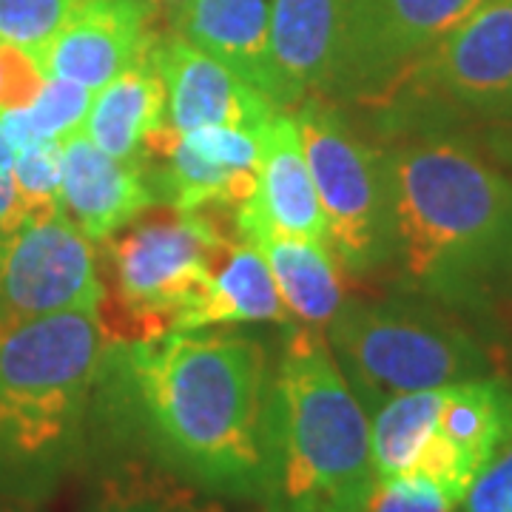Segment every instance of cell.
I'll return each mask as SVG.
<instances>
[{
    "mask_svg": "<svg viewBox=\"0 0 512 512\" xmlns=\"http://www.w3.org/2000/svg\"><path fill=\"white\" fill-rule=\"evenodd\" d=\"M106 365L171 476L205 493L259 495L271 379L256 339L171 330L114 345Z\"/></svg>",
    "mask_w": 512,
    "mask_h": 512,
    "instance_id": "1",
    "label": "cell"
},
{
    "mask_svg": "<svg viewBox=\"0 0 512 512\" xmlns=\"http://www.w3.org/2000/svg\"><path fill=\"white\" fill-rule=\"evenodd\" d=\"M390 262L404 282L450 302L512 279V180L456 140L384 151Z\"/></svg>",
    "mask_w": 512,
    "mask_h": 512,
    "instance_id": "2",
    "label": "cell"
},
{
    "mask_svg": "<svg viewBox=\"0 0 512 512\" xmlns=\"http://www.w3.org/2000/svg\"><path fill=\"white\" fill-rule=\"evenodd\" d=\"M111 348L97 308L0 325V501L49 495L80 458Z\"/></svg>",
    "mask_w": 512,
    "mask_h": 512,
    "instance_id": "3",
    "label": "cell"
},
{
    "mask_svg": "<svg viewBox=\"0 0 512 512\" xmlns=\"http://www.w3.org/2000/svg\"><path fill=\"white\" fill-rule=\"evenodd\" d=\"M262 450L259 512H365L376 487L370 416L325 330L288 333L268 387Z\"/></svg>",
    "mask_w": 512,
    "mask_h": 512,
    "instance_id": "4",
    "label": "cell"
},
{
    "mask_svg": "<svg viewBox=\"0 0 512 512\" xmlns=\"http://www.w3.org/2000/svg\"><path fill=\"white\" fill-rule=\"evenodd\" d=\"M231 245L208 211H146L103 245L100 316L114 345L171 333Z\"/></svg>",
    "mask_w": 512,
    "mask_h": 512,
    "instance_id": "5",
    "label": "cell"
},
{
    "mask_svg": "<svg viewBox=\"0 0 512 512\" xmlns=\"http://www.w3.org/2000/svg\"><path fill=\"white\" fill-rule=\"evenodd\" d=\"M325 339L367 416L393 396L490 373L484 350L464 330L399 299H345Z\"/></svg>",
    "mask_w": 512,
    "mask_h": 512,
    "instance_id": "6",
    "label": "cell"
},
{
    "mask_svg": "<svg viewBox=\"0 0 512 512\" xmlns=\"http://www.w3.org/2000/svg\"><path fill=\"white\" fill-rule=\"evenodd\" d=\"M296 126L328 225L330 251L342 271L365 276L390 262V202L384 151L367 146L325 97L296 109Z\"/></svg>",
    "mask_w": 512,
    "mask_h": 512,
    "instance_id": "7",
    "label": "cell"
},
{
    "mask_svg": "<svg viewBox=\"0 0 512 512\" xmlns=\"http://www.w3.org/2000/svg\"><path fill=\"white\" fill-rule=\"evenodd\" d=\"M490 0H345L339 66L328 100L376 103Z\"/></svg>",
    "mask_w": 512,
    "mask_h": 512,
    "instance_id": "8",
    "label": "cell"
},
{
    "mask_svg": "<svg viewBox=\"0 0 512 512\" xmlns=\"http://www.w3.org/2000/svg\"><path fill=\"white\" fill-rule=\"evenodd\" d=\"M100 302L97 245L63 211L0 231V325Z\"/></svg>",
    "mask_w": 512,
    "mask_h": 512,
    "instance_id": "9",
    "label": "cell"
},
{
    "mask_svg": "<svg viewBox=\"0 0 512 512\" xmlns=\"http://www.w3.org/2000/svg\"><path fill=\"white\" fill-rule=\"evenodd\" d=\"M404 86L441 94L478 117L512 123V0L481 6L407 74Z\"/></svg>",
    "mask_w": 512,
    "mask_h": 512,
    "instance_id": "10",
    "label": "cell"
},
{
    "mask_svg": "<svg viewBox=\"0 0 512 512\" xmlns=\"http://www.w3.org/2000/svg\"><path fill=\"white\" fill-rule=\"evenodd\" d=\"M163 165L151 174L157 197L177 211H237L254 197L259 168V134L245 128L202 126L171 131L151 143ZM148 160V157H146Z\"/></svg>",
    "mask_w": 512,
    "mask_h": 512,
    "instance_id": "11",
    "label": "cell"
},
{
    "mask_svg": "<svg viewBox=\"0 0 512 512\" xmlns=\"http://www.w3.org/2000/svg\"><path fill=\"white\" fill-rule=\"evenodd\" d=\"M151 57L165 86V123L183 134L202 126L245 128L262 134L279 106L220 57L183 35L157 37Z\"/></svg>",
    "mask_w": 512,
    "mask_h": 512,
    "instance_id": "12",
    "label": "cell"
},
{
    "mask_svg": "<svg viewBox=\"0 0 512 512\" xmlns=\"http://www.w3.org/2000/svg\"><path fill=\"white\" fill-rule=\"evenodd\" d=\"M154 40L151 0H86L37 55L49 77L100 92L146 55Z\"/></svg>",
    "mask_w": 512,
    "mask_h": 512,
    "instance_id": "13",
    "label": "cell"
},
{
    "mask_svg": "<svg viewBox=\"0 0 512 512\" xmlns=\"http://www.w3.org/2000/svg\"><path fill=\"white\" fill-rule=\"evenodd\" d=\"M345 0H271V100L296 109L308 97H330L339 66Z\"/></svg>",
    "mask_w": 512,
    "mask_h": 512,
    "instance_id": "14",
    "label": "cell"
},
{
    "mask_svg": "<svg viewBox=\"0 0 512 512\" xmlns=\"http://www.w3.org/2000/svg\"><path fill=\"white\" fill-rule=\"evenodd\" d=\"M154 205L163 202L146 165L114 160L83 131L63 143L60 211L94 245H103Z\"/></svg>",
    "mask_w": 512,
    "mask_h": 512,
    "instance_id": "15",
    "label": "cell"
},
{
    "mask_svg": "<svg viewBox=\"0 0 512 512\" xmlns=\"http://www.w3.org/2000/svg\"><path fill=\"white\" fill-rule=\"evenodd\" d=\"M234 217L239 239L251 242L268 262L282 305L293 322L325 330L345 302L342 265L330 245L279 231L251 202L239 205Z\"/></svg>",
    "mask_w": 512,
    "mask_h": 512,
    "instance_id": "16",
    "label": "cell"
},
{
    "mask_svg": "<svg viewBox=\"0 0 512 512\" xmlns=\"http://www.w3.org/2000/svg\"><path fill=\"white\" fill-rule=\"evenodd\" d=\"M248 202L279 231L330 245L325 214L291 109L276 111L259 134L256 188Z\"/></svg>",
    "mask_w": 512,
    "mask_h": 512,
    "instance_id": "17",
    "label": "cell"
},
{
    "mask_svg": "<svg viewBox=\"0 0 512 512\" xmlns=\"http://www.w3.org/2000/svg\"><path fill=\"white\" fill-rule=\"evenodd\" d=\"M165 128V86L148 49L109 86L94 92L83 134L114 160L146 163L148 148Z\"/></svg>",
    "mask_w": 512,
    "mask_h": 512,
    "instance_id": "18",
    "label": "cell"
},
{
    "mask_svg": "<svg viewBox=\"0 0 512 512\" xmlns=\"http://www.w3.org/2000/svg\"><path fill=\"white\" fill-rule=\"evenodd\" d=\"M293 325L282 305L268 262L245 239H231L200 296L185 308L171 330H208L220 325Z\"/></svg>",
    "mask_w": 512,
    "mask_h": 512,
    "instance_id": "19",
    "label": "cell"
},
{
    "mask_svg": "<svg viewBox=\"0 0 512 512\" xmlns=\"http://www.w3.org/2000/svg\"><path fill=\"white\" fill-rule=\"evenodd\" d=\"M177 29L271 97V0H191Z\"/></svg>",
    "mask_w": 512,
    "mask_h": 512,
    "instance_id": "20",
    "label": "cell"
},
{
    "mask_svg": "<svg viewBox=\"0 0 512 512\" xmlns=\"http://www.w3.org/2000/svg\"><path fill=\"white\" fill-rule=\"evenodd\" d=\"M436 430L481 473L512 441V387L490 376L447 384Z\"/></svg>",
    "mask_w": 512,
    "mask_h": 512,
    "instance_id": "21",
    "label": "cell"
},
{
    "mask_svg": "<svg viewBox=\"0 0 512 512\" xmlns=\"http://www.w3.org/2000/svg\"><path fill=\"white\" fill-rule=\"evenodd\" d=\"M441 390L444 387L393 396L370 416L376 478L410 476L421 447L427 444L439 419Z\"/></svg>",
    "mask_w": 512,
    "mask_h": 512,
    "instance_id": "22",
    "label": "cell"
},
{
    "mask_svg": "<svg viewBox=\"0 0 512 512\" xmlns=\"http://www.w3.org/2000/svg\"><path fill=\"white\" fill-rule=\"evenodd\" d=\"M92 100L94 92H89L86 86L63 80V77H49L29 109L0 117L3 131H6L12 148L32 143V140L66 143L69 137L83 131Z\"/></svg>",
    "mask_w": 512,
    "mask_h": 512,
    "instance_id": "23",
    "label": "cell"
},
{
    "mask_svg": "<svg viewBox=\"0 0 512 512\" xmlns=\"http://www.w3.org/2000/svg\"><path fill=\"white\" fill-rule=\"evenodd\" d=\"M80 512H220L174 481L146 476L109 478Z\"/></svg>",
    "mask_w": 512,
    "mask_h": 512,
    "instance_id": "24",
    "label": "cell"
},
{
    "mask_svg": "<svg viewBox=\"0 0 512 512\" xmlns=\"http://www.w3.org/2000/svg\"><path fill=\"white\" fill-rule=\"evenodd\" d=\"M60 183H63V143L32 140L15 148V188H18L23 220L60 211Z\"/></svg>",
    "mask_w": 512,
    "mask_h": 512,
    "instance_id": "25",
    "label": "cell"
},
{
    "mask_svg": "<svg viewBox=\"0 0 512 512\" xmlns=\"http://www.w3.org/2000/svg\"><path fill=\"white\" fill-rule=\"evenodd\" d=\"M86 0H0V40L40 52Z\"/></svg>",
    "mask_w": 512,
    "mask_h": 512,
    "instance_id": "26",
    "label": "cell"
},
{
    "mask_svg": "<svg viewBox=\"0 0 512 512\" xmlns=\"http://www.w3.org/2000/svg\"><path fill=\"white\" fill-rule=\"evenodd\" d=\"M46 80L49 74L37 52L0 40V117L29 109Z\"/></svg>",
    "mask_w": 512,
    "mask_h": 512,
    "instance_id": "27",
    "label": "cell"
},
{
    "mask_svg": "<svg viewBox=\"0 0 512 512\" xmlns=\"http://www.w3.org/2000/svg\"><path fill=\"white\" fill-rule=\"evenodd\" d=\"M458 504L419 476L376 478V487L367 498L365 512H456Z\"/></svg>",
    "mask_w": 512,
    "mask_h": 512,
    "instance_id": "28",
    "label": "cell"
},
{
    "mask_svg": "<svg viewBox=\"0 0 512 512\" xmlns=\"http://www.w3.org/2000/svg\"><path fill=\"white\" fill-rule=\"evenodd\" d=\"M456 512H512V441L478 473Z\"/></svg>",
    "mask_w": 512,
    "mask_h": 512,
    "instance_id": "29",
    "label": "cell"
},
{
    "mask_svg": "<svg viewBox=\"0 0 512 512\" xmlns=\"http://www.w3.org/2000/svg\"><path fill=\"white\" fill-rule=\"evenodd\" d=\"M20 202L15 188V148L9 143L3 120H0V231L20 225Z\"/></svg>",
    "mask_w": 512,
    "mask_h": 512,
    "instance_id": "30",
    "label": "cell"
},
{
    "mask_svg": "<svg viewBox=\"0 0 512 512\" xmlns=\"http://www.w3.org/2000/svg\"><path fill=\"white\" fill-rule=\"evenodd\" d=\"M188 3H191V0H151V6H160L165 12H174V18L183 15V9Z\"/></svg>",
    "mask_w": 512,
    "mask_h": 512,
    "instance_id": "31",
    "label": "cell"
},
{
    "mask_svg": "<svg viewBox=\"0 0 512 512\" xmlns=\"http://www.w3.org/2000/svg\"><path fill=\"white\" fill-rule=\"evenodd\" d=\"M0 512H26V510H18V507H0Z\"/></svg>",
    "mask_w": 512,
    "mask_h": 512,
    "instance_id": "32",
    "label": "cell"
}]
</instances>
